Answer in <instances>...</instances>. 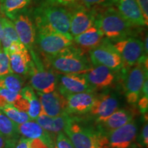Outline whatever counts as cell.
Masks as SVG:
<instances>
[{"mask_svg": "<svg viewBox=\"0 0 148 148\" xmlns=\"http://www.w3.org/2000/svg\"><path fill=\"white\" fill-rule=\"evenodd\" d=\"M34 18L36 32H54L71 36V13L60 5L51 2L41 5L35 9Z\"/></svg>", "mask_w": 148, "mask_h": 148, "instance_id": "6da1fadb", "label": "cell"}, {"mask_svg": "<svg viewBox=\"0 0 148 148\" xmlns=\"http://www.w3.org/2000/svg\"><path fill=\"white\" fill-rule=\"evenodd\" d=\"M94 25L103 36L114 41L129 37L134 27L114 8H108L95 16Z\"/></svg>", "mask_w": 148, "mask_h": 148, "instance_id": "7a4b0ae2", "label": "cell"}, {"mask_svg": "<svg viewBox=\"0 0 148 148\" xmlns=\"http://www.w3.org/2000/svg\"><path fill=\"white\" fill-rule=\"evenodd\" d=\"M47 59L56 71L63 74L84 73L91 68L82 51L72 45Z\"/></svg>", "mask_w": 148, "mask_h": 148, "instance_id": "3957f363", "label": "cell"}, {"mask_svg": "<svg viewBox=\"0 0 148 148\" xmlns=\"http://www.w3.org/2000/svg\"><path fill=\"white\" fill-rule=\"evenodd\" d=\"M64 131L75 148H94L97 146L109 147L106 135L92 132L91 130L81 126L70 116Z\"/></svg>", "mask_w": 148, "mask_h": 148, "instance_id": "277c9868", "label": "cell"}, {"mask_svg": "<svg viewBox=\"0 0 148 148\" xmlns=\"http://www.w3.org/2000/svg\"><path fill=\"white\" fill-rule=\"evenodd\" d=\"M29 52L32 57V64L29 71L32 88L37 92L43 93L55 90L58 85L56 75L53 72L46 69L33 49Z\"/></svg>", "mask_w": 148, "mask_h": 148, "instance_id": "5b68a950", "label": "cell"}, {"mask_svg": "<svg viewBox=\"0 0 148 148\" xmlns=\"http://www.w3.org/2000/svg\"><path fill=\"white\" fill-rule=\"evenodd\" d=\"M147 79V58L140 60L130 69L125 77L124 92L129 103H136L141 96V90Z\"/></svg>", "mask_w": 148, "mask_h": 148, "instance_id": "8992f818", "label": "cell"}, {"mask_svg": "<svg viewBox=\"0 0 148 148\" xmlns=\"http://www.w3.org/2000/svg\"><path fill=\"white\" fill-rule=\"evenodd\" d=\"M112 45L121 56L123 67L133 66L143 59L147 58L143 42L138 38L127 37L115 40Z\"/></svg>", "mask_w": 148, "mask_h": 148, "instance_id": "52a82bcc", "label": "cell"}, {"mask_svg": "<svg viewBox=\"0 0 148 148\" xmlns=\"http://www.w3.org/2000/svg\"><path fill=\"white\" fill-rule=\"evenodd\" d=\"M89 56L93 65L106 66L114 71L123 67L121 56L110 42H101L100 45L90 49Z\"/></svg>", "mask_w": 148, "mask_h": 148, "instance_id": "ba28073f", "label": "cell"}, {"mask_svg": "<svg viewBox=\"0 0 148 148\" xmlns=\"http://www.w3.org/2000/svg\"><path fill=\"white\" fill-rule=\"evenodd\" d=\"M73 37L54 32H36V42L47 56L56 54L73 43Z\"/></svg>", "mask_w": 148, "mask_h": 148, "instance_id": "9c48e42d", "label": "cell"}, {"mask_svg": "<svg viewBox=\"0 0 148 148\" xmlns=\"http://www.w3.org/2000/svg\"><path fill=\"white\" fill-rule=\"evenodd\" d=\"M10 20L14 24L20 41L29 51L32 50L36 42V31L34 22L27 10L16 14Z\"/></svg>", "mask_w": 148, "mask_h": 148, "instance_id": "30bf717a", "label": "cell"}, {"mask_svg": "<svg viewBox=\"0 0 148 148\" xmlns=\"http://www.w3.org/2000/svg\"><path fill=\"white\" fill-rule=\"evenodd\" d=\"M119 100L113 93H103L97 97L89 112L97 123H103L118 109Z\"/></svg>", "mask_w": 148, "mask_h": 148, "instance_id": "8fae6325", "label": "cell"}, {"mask_svg": "<svg viewBox=\"0 0 148 148\" xmlns=\"http://www.w3.org/2000/svg\"><path fill=\"white\" fill-rule=\"evenodd\" d=\"M138 128L133 121L110 131L106 135L109 147L110 148H129L136 138Z\"/></svg>", "mask_w": 148, "mask_h": 148, "instance_id": "7c38bea8", "label": "cell"}, {"mask_svg": "<svg viewBox=\"0 0 148 148\" xmlns=\"http://www.w3.org/2000/svg\"><path fill=\"white\" fill-rule=\"evenodd\" d=\"M92 89L84 73H66L60 75L58 91L64 97L71 94L90 92Z\"/></svg>", "mask_w": 148, "mask_h": 148, "instance_id": "4fadbf2b", "label": "cell"}, {"mask_svg": "<svg viewBox=\"0 0 148 148\" xmlns=\"http://www.w3.org/2000/svg\"><path fill=\"white\" fill-rule=\"evenodd\" d=\"M41 106V112L49 116H58L67 114L66 110V99L59 91L53 90L48 93L37 92Z\"/></svg>", "mask_w": 148, "mask_h": 148, "instance_id": "5bb4252c", "label": "cell"}, {"mask_svg": "<svg viewBox=\"0 0 148 148\" xmlns=\"http://www.w3.org/2000/svg\"><path fill=\"white\" fill-rule=\"evenodd\" d=\"M92 89H103L113 84L114 71L102 65H94L84 73Z\"/></svg>", "mask_w": 148, "mask_h": 148, "instance_id": "9a60e30c", "label": "cell"}, {"mask_svg": "<svg viewBox=\"0 0 148 148\" xmlns=\"http://www.w3.org/2000/svg\"><path fill=\"white\" fill-rule=\"evenodd\" d=\"M64 97L68 114H81L89 112L95 99V96L90 92L71 94Z\"/></svg>", "mask_w": 148, "mask_h": 148, "instance_id": "2e32d148", "label": "cell"}, {"mask_svg": "<svg viewBox=\"0 0 148 148\" xmlns=\"http://www.w3.org/2000/svg\"><path fill=\"white\" fill-rule=\"evenodd\" d=\"M17 127L19 134L23 135L25 138L28 139H40L47 144L49 148L55 147L54 142L51 135L53 133L47 132L34 120L31 119L25 123L18 124Z\"/></svg>", "mask_w": 148, "mask_h": 148, "instance_id": "e0dca14e", "label": "cell"}, {"mask_svg": "<svg viewBox=\"0 0 148 148\" xmlns=\"http://www.w3.org/2000/svg\"><path fill=\"white\" fill-rule=\"evenodd\" d=\"M118 12L132 26H147L136 0H116Z\"/></svg>", "mask_w": 148, "mask_h": 148, "instance_id": "ac0fdd59", "label": "cell"}, {"mask_svg": "<svg viewBox=\"0 0 148 148\" xmlns=\"http://www.w3.org/2000/svg\"><path fill=\"white\" fill-rule=\"evenodd\" d=\"M94 22L95 16L91 12L84 8L77 9L71 13L70 34L73 38L94 25Z\"/></svg>", "mask_w": 148, "mask_h": 148, "instance_id": "d6986e66", "label": "cell"}, {"mask_svg": "<svg viewBox=\"0 0 148 148\" xmlns=\"http://www.w3.org/2000/svg\"><path fill=\"white\" fill-rule=\"evenodd\" d=\"M12 73L18 75L29 73L32 60L27 48L8 55Z\"/></svg>", "mask_w": 148, "mask_h": 148, "instance_id": "ffe728a7", "label": "cell"}, {"mask_svg": "<svg viewBox=\"0 0 148 148\" xmlns=\"http://www.w3.org/2000/svg\"><path fill=\"white\" fill-rule=\"evenodd\" d=\"M103 36L102 32L95 25H92L82 34L74 37V40L81 48L90 51L100 45Z\"/></svg>", "mask_w": 148, "mask_h": 148, "instance_id": "44dd1931", "label": "cell"}, {"mask_svg": "<svg viewBox=\"0 0 148 148\" xmlns=\"http://www.w3.org/2000/svg\"><path fill=\"white\" fill-rule=\"evenodd\" d=\"M69 118L68 114L58 116H49L44 114H40L35 121L47 132L58 134L64 130Z\"/></svg>", "mask_w": 148, "mask_h": 148, "instance_id": "7402d4cb", "label": "cell"}, {"mask_svg": "<svg viewBox=\"0 0 148 148\" xmlns=\"http://www.w3.org/2000/svg\"><path fill=\"white\" fill-rule=\"evenodd\" d=\"M1 27H2V34H1L0 42L3 47V51L6 52L12 45L16 44H20L22 42L16 33L14 24L10 19L5 16H1Z\"/></svg>", "mask_w": 148, "mask_h": 148, "instance_id": "603a6c76", "label": "cell"}, {"mask_svg": "<svg viewBox=\"0 0 148 148\" xmlns=\"http://www.w3.org/2000/svg\"><path fill=\"white\" fill-rule=\"evenodd\" d=\"M17 125L0 110V134L5 139V143L10 146H14L18 141L20 134Z\"/></svg>", "mask_w": 148, "mask_h": 148, "instance_id": "cb8c5ba5", "label": "cell"}, {"mask_svg": "<svg viewBox=\"0 0 148 148\" xmlns=\"http://www.w3.org/2000/svg\"><path fill=\"white\" fill-rule=\"evenodd\" d=\"M132 119L133 114L129 110H125V109L116 110L106 121L102 123L103 127L108 132L110 131L123 126L124 125L132 121Z\"/></svg>", "mask_w": 148, "mask_h": 148, "instance_id": "d4e9b609", "label": "cell"}, {"mask_svg": "<svg viewBox=\"0 0 148 148\" xmlns=\"http://www.w3.org/2000/svg\"><path fill=\"white\" fill-rule=\"evenodd\" d=\"M24 99L28 103V110L27 113L31 119L35 120L41 112V106L38 96L34 89L30 86H25L20 92Z\"/></svg>", "mask_w": 148, "mask_h": 148, "instance_id": "484cf974", "label": "cell"}, {"mask_svg": "<svg viewBox=\"0 0 148 148\" xmlns=\"http://www.w3.org/2000/svg\"><path fill=\"white\" fill-rule=\"evenodd\" d=\"M32 0H0V10L10 19L16 14L27 10Z\"/></svg>", "mask_w": 148, "mask_h": 148, "instance_id": "4316f807", "label": "cell"}, {"mask_svg": "<svg viewBox=\"0 0 148 148\" xmlns=\"http://www.w3.org/2000/svg\"><path fill=\"white\" fill-rule=\"evenodd\" d=\"M0 88L20 93L23 88V79L18 74L13 73L1 75L0 76Z\"/></svg>", "mask_w": 148, "mask_h": 148, "instance_id": "83f0119b", "label": "cell"}, {"mask_svg": "<svg viewBox=\"0 0 148 148\" xmlns=\"http://www.w3.org/2000/svg\"><path fill=\"white\" fill-rule=\"evenodd\" d=\"M0 110L16 124H21L31 120L27 112L19 110L12 104L5 105Z\"/></svg>", "mask_w": 148, "mask_h": 148, "instance_id": "f1b7e54d", "label": "cell"}, {"mask_svg": "<svg viewBox=\"0 0 148 148\" xmlns=\"http://www.w3.org/2000/svg\"><path fill=\"white\" fill-rule=\"evenodd\" d=\"M12 73L8 55L3 50H0V76Z\"/></svg>", "mask_w": 148, "mask_h": 148, "instance_id": "f546056e", "label": "cell"}, {"mask_svg": "<svg viewBox=\"0 0 148 148\" xmlns=\"http://www.w3.org/2000/svg\"><path fill=\"white\" fill-rule=\"evenodd\" d=\"M56 145V148H75L69 138L62 132L57 135Z\"/></svg>", "mask_w": 148, "mask_h": 148, "instance_id": "4dcf8cb0", "label": "cell"}, {"mask_svg": "<svg viewBox=\"0 0 148 148\" xmlns=\"http://www.w3.org/2000/svg\"><path fill=\"white\" fill-rule=\"evenodd\" d=\"M86 7L94 5H108L112 3L114 0H79Z\"/></svg>", "mask_w": 148, "mask_h": 148, "instance_id": "1f68e13d", "label": "cell"}, {"mask_svg": "<svg viewBox=\"0 0 148 148\" xmlns=\"http://www.w3.org/2000/svg\"><path fill=\"white\" fill-rule=\"evenodd\" d=\"M136 3L141 11L146 25L148 23V0H136Z\"/></svg>", "mask_w": 148, "mask_h": 148, "instance_id": "d6a6232c", "label": "cell"}, {"mask_svg": "<svg viewBox=\"0 0 148 148\" xmlns=\"http://www.w3.org/2000/svg\"><path fill=\"white\" fill-rule=\"evenodd\" d=\"M140 140L141 143L143 144L144 147H147L148 146V125L147 121H146V123L143 125V128L141 130V134H140Z\"/></svg>", "mask_w": 148, "mask_h": 148, "instance_id": "836d02e7", "label": "cell"}, {"mask_svg": "<svg viewBox=\"0 0 148 148\" xmlns=\"http://www.w3.org/2000/svg\"><path fill=\"white\" fill-rule=\"evenodd\" d=\"M138 104L140 110L143 112H147L148 107V95H142L138 100Z\"/></svg>", "mask_w": 148, "mask_h": 148, "instance_id": "e575fe53", "label": "cell"}, {"mask_svg": "<svg viewBox=\"0 0 148 148\" xmlns=\"http://www.w3.org/2000/svg\"><path fill=\"white\" fill-rule=\"evenodd\" d=\"M29 139L26 138H21L17 141L15 148H30L29 146Z\"/></svg>", "mask_w": 148, "mask_h": 148, "instance_id": "d590c367", "label": "cell"}, {"mask_svg": "<svg viewBox=\"0 0 148 148\" xmlns=\"http://www.w3.org/2000/svg\"><path fill=\"white\" fill-rule=\"evenodd\" d=\"M51 3H56V4H62L67 5L72 3L75 1V0H49Z\"/></svg>", "mask_w": 148, "mask_h": 148, "instance_id": "8d00e7d4", "label": "cell"}, {"mask_svg": "<svg viewBox=\"0 0 148 148\" xmlns=\"http://www.w3.org/2000/svg\"><path fill=\"white\" fill-rule=\"evenodd\" d=\"M147 40H148V37H147V35L145 37V42H143V45H144V49H145V53L147 55V51H148V48H147Z\"/></svg>", "mask_w": 148, "mask_h": 148, "instance_id": "74e56055", "label": "cell"}, {"mask_svg": "<svg viewBox=\"0 0 148 148\" xmlns=\"http://www.w3.org/2000/svg\"><path fill=\"white\" fill-rule=\"evenodd\" d=\"M5 145V139L0 134V148H3Z\"/></svg>", "mask_w": 148, "mask_h": 148, "instance_id": "f35d334b", "label": "cell"}, {"mask_svg": "<svg viewBox=\"0 0 148 148\" xmlns=\"http://www.w3.org/2000/svg\"><path fill=\"white\" fill-rule=\"evenodd\" d=\"M1 34H2V27H1V15H0V39H1Z\"/></svg>", "mask_w": 148, "mask_h": 148, "instance_id": "ab89813d", "label": "cell"}, {"mask_svg": "<svg viewBox=\"0 0 148 148\" xmlns=\"http://www.w3.org/2000/svg\"><path fill=\"white\" fill-rule=\"evenodd\" d=\"M94 148H110L108 146H97V147H95Z\"/></svg>", "mask_w": 148, "mask_h": 148, "instance_id": "60d3db41", "label": "cell"}, {"mask_svg": "<svg viewBox=\"0 0 148 148\" xmlns=\"http://www.w3.org/2000/svg\"><path fill=\"white\" fill-rule=\"evenodd\" d=\"M0 50H1V42H0Z\"/></svg>", "mask_w": 148, "mask_h": 148, "instance_id": "b9f144b4", "label": "cell"}, {"mask_svg": "<svg viewBox=\"0 0 148 148\" xmlns=\"http://www.w3.org/2000/svg\"><path fill=\"white\" fill-rule=\"evenodd\" d=\"M54 148H56V147H54Z\"/></svg>", "mask_w": 148, "mask_h": 148, "instance_id": "7bdbcfd3", "label": "cell"}]
</instances>
